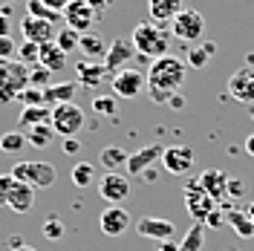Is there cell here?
<instances>
[{
	"label": "cell",
	"instance_id": "1",
	"mask_svg": "<svg viewBox=\"0 0 254 251\" xmlns=\"http://www.w3.org/2000/svg\"><path fill=\"white\" fill-rule=\"evenodd\" d=\"M188 78V63L176 55H162L156 61H150V69H147V93H150V101L153 104H168L176 95V90L185 84Z\"/></svg>",
	"mask_w": 254,
	"mask_h": 251
},
{
	"label": "cell",
	"instance_id": "2",
	"mask_svg": "<svg viewBox=\"0 0 254 251\" xmlns=\"http://www.w3.org/2000/svg\"><path fill=\"white\" fill-rule=\"evenodd\" d=\"M130 41L144 61H156L162 55H168V47H171V35L159 23H147V20L136 23V29L130 32Z\"/></svg>",
	"mask_w": 254,
	"mask_h": 251
},
{
	"label": "cell",
	"instance_id": "3",
	"mask_svg": "<svg viewBox=\"0 0 254 251\" xmlns=\"http://www.w3.org/2000/svg\"><path fill=\"white\" fill-rule=\"evenodd\" d=\"M26 87H29V66H23L17 58L0 61V104H12Z\"/></svg>",
	"mask_w": 254,
	"mask_h": 251
},
{
	"label": "cell",
	"instance_id": "4",
	"mask_svg": "<svg viewBox=\"0 0 254 251\" xmlns=\"http://www.w3.org/2000/svg\"><path fill=\"white\" fill-rule=\"evenodd\" d=\"M9 173L15 176L17 182H23V185H29V188H35V190L52 188L55 179H58V173H55V168H52L49 162H35V159L17 162Z\"/></svg>",
	"mask_w": 254,
	"mask_h": 251
},
{
	"label": "cell",
	"instance_id": "5",
	"mask_svg": "<svg viewBox=\"0 0 254 251\" xmlns=\"http://www.w3.org/2000/svg\"><path fill=\"white\" fill-rule=\"evenodd\" d=\"M52 130H55V136H61V139H72L75 133L84 130L87 125V116L81 110L78 104H72V101H66V104H58V107H52Z\"/></svg>",
	"mask_w": 254,
	"mask_h": 251
},
{
	"label": "cell",
	"instance_id": "6",
	"mask_svg": "<svg viewBox=\"0 0 254 251\" xmlns=\"http://www.w3.org/2000/svg\"><path fill=\"white\" fill-rule=\"evenodd\" d=\"M171 35H176V38L185 41V44H196V41H202V35H205V17L199 15L196 9H182V12L171 20Z\"/></svg>",
	"mask_w": 254,
	"mask_h": 251
},
{
	"label": "cell",
	"instance_id": "7",
	"mask_svg": "<svg viewBox=\"0 0 254 251\" xmlns=\"http://www.w3.org/2000/svg\"><path fill=\"white\" fill-rule=\"evenodd\" d=\"M185 208H188V214L193 217V222H205L217 211V202L202 190L199 179H193V182L185 185Z\"/></svg>",
	"mask_w": 254,
	"mask_h": 251
},
{
	"label": "cell",
	"instance_id": "8",
	"mask_svg": "<svg viewBox=\"0 0 254 251\" xmlns=\"http://www.w3.org/2000/svg\"><path fill=\"white\" fill-rule=\"evenodd\" d=\"M98 196L107 205H122L125 199H130V179L119 171H107L98 179Z\"/></svg>",
	"mask_w": 254,
	"mask_h": 251
},
{
	"label": "cell",
	"instance_id": "9",
	"mask_svg": "<svg viewBox=\"0 0 254 251\" xmlns=\"http://www.w3.org/2000/svg\"><path fill=\"white\" fill-rule=\"evenodd\" d=\"M95 20H98V12H95V9L90 6V3H87V0H72V3L64 9V26L75 29L78 35H87V32H93Z\"/></svg>",
	"mask_w": 254,
	"mask_h": 251
},
{
	"label": "cell",
	"instance_id": "10",
	"mask_svg": "<svg viewBox=\"0 0 254 251\" xmlns=\"http://www.w3.org/2000/svg\"><path fill=\"white\" fill-rule=\"evenodd\" d=\"M110 84H113V93L119 95V98H136V95L147 87V75H144L142 69L127 66V69H122V72L113 75Z\"/></svg>",
	"mask_w": 254,
	"mask_h": 251
},
{
	"label": "cell",
	"instance_id": "11",
	"mask_svg": "<svg viewBox=\"0 0 254 251\" xmlns=\"http://www.w3.org/2000/svg\"><path fill=\"white\" fill-rule=\"evenodd\" d=\"M133 52H136L133 41H130L127 35H122V38H116L110 47H107V55H104V61L101 63L107 66L110 75H116V72L127 69V63H130V58H133Z\"/></svg>",
	"mask_w": 254,
	"mask_h": 251
},
{
	"label": "cell",
	"instance_id": "12",
	"mask_svg": "<svg viewBox=\"0 0 254 251\" xmlns=\"http://www.w3.org/2000/svg\"><path fill=\"white\" fill-rule=\"evenodd\" d=\"M20 32H23V41L44 47V44H49V41H55L58 26H55V23H49V20H41V17L23 15V20H20Z\"/></svg>",
	"mask_w": 254,
	"mask_h": 251
},
{
	"label": "cell",
	"instance_id": "13",
	"mask_svg": "<svg viewBox=\"0 0 254 251\" xmlns=\"http://www.w3.org/2000/svg\"><path fill=\"white\" fill-rule=\"evenodd\" d=\"M228 95L240 104H254V66H240L228 78Z\"/></svg>",
	"mask_w": 254,
	"mask_h": 251
},
{
	"label": "cell",
	"instance_id": "14",
	"mask_svg": "<svg viewBox=\"0 0 254 251\" xmlns=\"http://www.w3.org/2000/svg\"><path fill=\"white\" fill-rule=\"evenodd\" d=\"M162 165H165V171L174 173V176H185L193 168V150L188 144H171L162 153Z\"/></svg>",
	"mask_w": 254,
	"mask_h": 251
},
{
	"label": "cell",
	"instance_id": "15",
	"mask_svg": "<svg viewBox=\"0 0 254 251\" xmlns=\"http://www.w3.org/2000/svg\"><path fill=\"white\" fill-rule=\"evenodd\" d=\"M136 231L147 240H153V243H171L176 234L174 222L171 220H162V217H142V220L136 222Z\"/></svg>",
	"mask_w": 254,
	"mask_h": 251
},
{
	"label": "cell",
	"instance_id": "16",
	"mask_svg": "<svg viewBox=\"0 0 254 251\" xmlns=\"http://www.w3.org/2000/svg\"><path fill=\"white\" fill-rule=\"evenodd\" d=\"M162 153H165V147H159V144H147V147H142V150L130 153V159H127V171H130V176H144L147 171H153V165L162 162Z\"/></svg>",
	"mask_w": 254,
	"mask_h": 251
},
{
	"label": "cell",
	"instance_id": "17",
	"mask_svg": "<svg viewBox=\"0 0 254 251\" xmlns=\"http://www.w3.org/2000/svg\"><path fill=\"white\" fill-rule=\"evenodd\" d=\"M98 225L107 237H122L130 228V214H127L122 205H107L104 214L98 217Z\"/></svg>",
	"mask_w": 254,
	"mask_h": 251
},
{
	"label": "cell",
	"instance_id": "18",
	"mask_svg": "<svg viewBox=\"0 0 254 251\" xmlns=\"http://www.w3.org/2000/svg\"><path fill=\"white\" fill-rule=\"evenodd\" d=\"M199 185H202V190H205L214 202L228 199V173L225 171H217V168L205 171L202 176H199Z\"/></svg>",
	"mask_w": 254,
	"mask_h": 251
},
{
	"label": "cell",
	"instance_id": "19",
	"mask_svg": "<svg viewBox=\"0 0 254 251\" xmlns=\"http://www.w3.org/2000/svg\"><path fill=\"white\" fill-rule=\"evenodd\" d=\"M75 75H78V84H84V87H90V90H95L98 84H104L107 81V66L101 61H78V66H75Z\"/></svg>",
	"mask_w": 254,
	"mask_h": 251
},
{
	"label": "cell",
	"instance_id": "20",
	"mask_svg": "<svg viewBox=\"0 0 254 251\" xmlns=\"http://www.w3.org/2000/svg\"><path fill=\"white\" fill-rule=\"evenodd\" d=\"M32 205H35V188H29V185H23V182H17L12 185V190H9V202H6V208H12L15 214H29Z\"/></svg>",
	"mask_w": 254,
	"mask_h": 251
},
{
	"label": "cell",
	"instance_id": "21",
	"mask_svg": "<svg viewBox=\"0 0 254 251\" xmlns=\"http://www.w3.org/2000/svg\"><path fill=\"white\" fill-rule=\"evenodd\" d=\"M185 0H147V12L150 17L156 20V23H171L185 6H182Z\"/></svg>",
	"mask_w": 254,
	"mask_h": 251
},
{
	"label": "cell",
	"instance_id": "22",
	"mask_svg": "<svg viewBox=\"0 0 254 251\" xmlns=\"http://www.w3.org/2000/svg\"><path fill=\"white\" fill-rule=\"evenodd\" d=\"M41 66L49 69V72H61L64 66H66V52H64L55 41H49L41 47Z\"/></svg>",
	"mask_w": 254,
	"mask_h": 251
},
{
	"label": "cell",
	"instance_id": "23",
	"mask_svg": "<svg viewBox=\"0 0 254 251\" xmlns=\"http://www.w3.org/2000/svg\"><path fill=\"white\" fill-rule=\"evenodd\" d=\"M49 122H52V110H47V104H41V107H23L20 119H17V130L23 133V130H29L35 125H49Z\"/></svg>",
	"mask_w": 254,
	"mask_h": 251
},
{
	"label": "cell",
	"instance_id": "24",
	"mask_svg": "<svg viewBox=\"0 0 254 251\" xmlns=\"http://www.w3.org/2000/svg\"><path fill=\"white\" fill-rule=\"evenodd\" d=\"M78 90V84L75 81H66V84H49L47 90H44V104H66V101H72V95Z\"/></svg>",
	"mask_w": 254,
	"mask_h": 251
},
{
	"label": "cell",
	"instance_id": "25",
	"mask_svg": "<svg viewBox=\"0 0 254 251\" xmlns=\"http://www.w3.org/2000/svg\"><path fill=\"white\" fill-rule=\"evenodd\" d=\"M225 222H228V225L237 231V237H243V240L254 237V222H252V217H249L246 211H237V208L225 211Z\"/></svg>",
	"mask_w": 254,
	"mask_h": 251
},
{
	"label": "cell",
	"instance_id": "26",
	"mask_svg": "<svg viewBox=\"0 0 254 251\" xmlns=\"http://www.w3.org/2000/svg\"><path fill=\"white\" fill-rule=\"evenodd\" d=\"M23 136H26V144L38 147V150H44V147L52 144L55 130H52V125H35V127H29V130H23Z\"/></svg>",
	"mask_w": 254,
	"mask_h": 251
},
{
	"label": "cell",
	"instance_id": "27",
	"mask_svg": "<svg viewBox=\"0 0 254 251\" xmlns=\"http://www.w3.org/2000/svg\"><path fill=\"white\" fill-rule=\"evenodd\" d=\"M214 52H217V44H211V41H208V44H199V47H190L188 55H185V58H188L185 63L193 66V69H202V66H208V61H211Z\"/></svg>",
	"mask_w": 254,
	"mask_h": 251
},
{
	"label": "cell",
	"instance_id": "28",
	"mask_svg": "<svg viewBox=\"0 0 254 251\" xmlns=\"http://www.w3.org/2000/svg\"><path fill=\"white\" fill-rule=\"evenodd\" d=\"M127 159H130V153H127L125 147H119V144H110V147H104V150H101V165H104L107 171L127 168Z\"/></svg>",
	"mask_w": 254,
	"mask_h": 251
},
{
	"label": "cell",
	"instance_id": "29",
	"mask_svg": "<svg viewBox=\"0 0 254 251\" xmlns=\"http://www.w3.org/2000/svg\"><path fill=\"white\" fill-rule=\"evenodd\" d=\"M81 49H84V55L87 58H101L104 61V55H107V44L101 41V35H95V32H87V35H81Z\"/></svg>",
	"mask_w": 254,
	"mask_h": 251
},
{
	"label": "cell",
	"instance_id": "30",
	"mask_svg": "<svg viewBox=\"0 0 254 251\" xmlns=\"http://www.w3.org/2000/svg\"><path fill=\"white\" fill-rule=\"evenodd\" d=\"M202 246H205V222H193L185 240H182L179 251H202Z\"/></svg>",
	"mask_w": 254,
	"mask_h": 251
},
{
	"label": "cell",
	"instance_id": "31",
	"mask_svg": "<svg viewBox=\"0 0 254 251\" xmlns=\"http://www.w3.org/2000/svg\"><path fill=\"white\" fill-rule=\"evenodd\" d=\"M23 144H26V136L20 130H9L0 136V153H20Z\"/></svg>",
	"mask_w": 254,
	"mask_h": 251
},
{
	"label": "cell",
	"instance_id": "32",
	"mask_svg": "<svg viewBox=\"0 0 254 251\" xmlns=\"http://www.w3.org/2000/svg\"><path fill=\"white\" fill-rule=\"evenodd\" d=\"M26 15H32V17H41V20H49V23H61L64 20V15H58V12H52V9H47L41 0H29L26 3Z\"/></svg>",
	"mask_w": 254,
	"mask_h": 251
},
{
	"label": "cell",
	"instance_id": "33",
	"mask_svg": "<svg viewBox=\"0 0 254 251\" xmlns=\"http://www.w3.org/2000/svg\"><path fill=\"white\" fill-rule=\"evenodd\" d=\"M72 182H75L78 188H90L95 182V168L90 162H78V165L72 168Z\"/></svg>",
	"mask_w": 254,
	"mask_h": 251
},
{
	"label": "cell",
	"instance_id": "34",
	"mask_svg": "<svg viewBox=\"0 0 254 251\" xmlns=\"http://www.w3.org/2000/svg\"><path fill=\"white\" fill-rule=\"evenodd\" d=\"M17 61L23 63V66H38V63H41V47L23 41V44L17 47Z\"/></svg>",
	"mask_w": 254,
	"mask_h": 251
},
{
	"label": "cell",
	"instance_id": "35",
	"mask_svg": "<svg viewBox=\"0 0 254 251\" xmlns=\"http://www.w3.org/2000/svg\"><path fill=\"white\" fill-rule=\"evenodd\" d=\"M55 44H58V47L69 55V52L81 44V35L75 29H69V26H61V29H58V35H55Z\"/></svg>",
	"mask_w": 254,
	"mask_h": 251
},
{
	"label": "cell",
	"instance_id": "36",
	"mask_svg": "<svg viewBox=\"0 0 254 251\" xmlns=\"http://www.w3.org/2000/svg\"><path fill=\"white\" fill-rule=\"evenodd\" d=\"M49 84H52V72H49V69H44L41 63H38V66H32V69H29V87L47 90Z\"/></svg>",
	"mask_w": 254,
	"mask_h": 251
},
{
	"label": "cell",
	"instance_id": "37",
	"mask_svg": "<svg viewBox=\"0 0 254 251\" xmlns=\"http://www.w3.org/2000/svg\"><path fill=\"white\" fill-rule=\"evenodd\" d=\"M17 101H23V107H41V104H44V90H38V87H26L23 93L17 95Z\"/></svg>",
	"mask_w": 254,
	"mask_h": 251
},
{
	"label": "cell",
	"instance_id": "38",
	"mask_svg": "<svg viewBox=\"0 0 254 251\" xmlns=\"http://www.w3.org/2000/svg\"><path fill=\"white\" fill-rule=\"evenodd\" d=\"M44 237H47V240H61L64 222L58 220V217H47V222H44Z\"/></svg>",
	"mask_w": 254,
	"mask_h": 251
},
{
	"label": "cell",
	"instance_id": "39",
	"mask_svg": "<svg viewBox=\"0 0 254 251\" xmlns=\"http://www.w3.org/2000/svg\"><path fill=\"white\" fill-rule=\"evenodd\" d=\"M93 107L101 116H116V98H110V95H95Z\"/></svg>",
	"mask_w": 254,
	"mask_h": 251
},
{
	"label": "cell",
	"instance_id": "40",
	"mask_svg": "<svg viewBox=\"0 0 254 251\" xmlns=\"http://www.w3.org/2000/svg\"><path fill=\"white\" fill-rule=\"evenodd\" d=\"M12 55H17L15 41H12V35H3L0 38V61H12Z\"/></svg>",
	"mask_w": 254,
	"mask_h": 251
},
{
	"label": "cell",
	"instance_id": "41",
	"mask_svg": "<svg viewBox=\"0 0 254 251\" xmlns=\"http://www.w3.org/2000/svg\"><path fill=\"white\" fill-rule=\"evenodd\" d=\"M12 185H15V176H12V173L0 176V208H6V202H9V190H12Z\"/></svg>",
	"mask_w": 254,
	"mask_h": 251
},
{
	"label": "cell",
	"instance_id": "42",
	"mask_svg": "<svg viewBox=\"0 0 254 251\" xmlns=\"http://www.w3.org/2000/svg\"><path fill=\"white\" fill-rule=\"evenodd\" d=\"M228 196H231V199L246 196V182H240V179H228Z\"/></svg>",
	"mask_w": 254,
	"mask_h": 251
},
{
	"label": "cell",
	"instance_id": "43",
	"mask_svg": "<svg viewBox=\"0 0 254 251\" xmlns=\"http://www.w3.org/2000/svg\"><path fill=\"white\" fill-rule=\"evenodd\" d=\"M41 3H44L47 9H52V12H58V15H64V9H66V6H69L72 0H41Z\"/></svg>",
	"mask_w": 254,
	"mask_h": 251
},
{
	"label": "cell",
	"instance_id": "44",
	"mask_svg": "<svg viewBox=\"0 0 254 251\" xmlns=\"http://www.w3.org/2000/svg\"><path fill=\"white\" fill-rule=\"evenodd\" d=\"M205 225L208 228H222V225H228V222H225V214H222V211H214V214L205 220Z\"/></svg>",
	"mask_w": 254,
	"mask_h": 251
},
{
	"label": "cell",
	"instance_id": "45",
	"mask_svg": "<svg viewBox=\"0 0 254 251\" xmlns=\"http://www.w3.org/2000/svg\"><path fill=\"white\" fill-rule=\"evenodd\" d=\"M78 150H81V144H78L75 136H72V139H64V153H66V156H75Z\"/></svg>",
	"mask_w": 254,
	"mask_h": 251
},
{
	"label": "cell",
	"instance_id": "46",
	"mask_svg": "<svg viewBox=\"0 0 254 251\" xmlns=\"http://www.w3.org/2000/svg\"><path fill=\"white\" fill-rule=\"evenodd\" d=\"M87 3H90V6H93L95 12H98V9H107V6H113L116 0H87Z\"/></svg>",
	"mask_w": 254,
	"mask_h": 251
},
{
	"label": "cell",
	"instance_id": "47",
	"mask_svg": "<svg viewBox=\"0 0 254 251\" xmlns=\"http://www.w3.org/2000/svg\"><path fill=\"white\" fill-rule=\"evenodd\" d=\"M168 107H174V110H182V107H185V98H182V95H174V98L168 101Z\"/></svg>",
	"mask_w": 254,
	"mask_h": 251
},
{
	"label": "cell",
	"instance_id": "48",
	"mask_svg": "<svg viewBox=\"0 0 254 251\" xmlns=\"http://www.w3.org/2000/svg\"><path fill=\"white\" fill-rule=\"evenodd\" d=\"M26 243H23V237H9V249L17 251V249H23Z\"/></svg>",
	"mask_w": 254,
	"mask_h": 251
},
{
	"label": "cell",
	"instance_id": "49",
	"mask_svg": "<svg viewBox=\"0 0 254 251\" xmlns=\"http://www.w3.org/2000/svg\"><path fill=\"white\" fill-rule=\"evenodd\" d=\"M3 35H9V17L0 12V38H3Z\"/></svg>",
	"mask_w": 254,
	"mask_h": 251
},
{
	"label": "cell",
	"instance_id": "50",
	"mask_svg": "<svg viewBox=\"0 0 254 251\" xmlns=\"http://www.w3.org/2000/svg\"><path fill=\"white\" fill-rule=\"evenodd\" d=\"M246 153H249V156H254V133L246 139Z\"/></svg>",
	"mask_w": 254,
	"mask_h": 251
},
{
	"label": "cell",
	"instance_id": "51",
	"mask_svg": "<svg viewBox=\"0 0 254 251\" xmlns=\"http://www.w3.org/2000/svg\"><path fill=\"white\" fill-rule=\"evenodd\" d=\"M159 251H179V246H174V243H162V249Z\"/></svg>",
	"mask_w": 254,
	"mask_h": 251
},
{
	"label": "cell",
	"instance_id": "52",
	"mask_svg": "<svg viewBox=\"0 0 254 251\" xmlns=\"http://www.w3.org/2000/svg\"><path fill=\"white\" fill-rule=\"evenodd\" d=\"M246 214H249V217H252V222H254V202L249 205V208H246Z\"/></svg>",
	"mask_w": 254,
	"mask_h": 251
},
{
	"label": "cell",
	"instance_id": "53",
	"mask_svg": "<svg viewBox=\"0 0 254 251\" xmlns=\"http://www.w3.org/2000/svg\"><path fill=\"white\" fill-rule=\"evenodd\" d=\"M17 251H38V249H29V246H23V249H17Z\"/></svg>",
	"mask_w": 254,
	"mask_h": 251
},
{
	"label": "cell",
	"instance_id": "54",
	"mask_svg": "<svg viewBox=\"0 0 254 251\" xmlns=\"http://www.w3.org/2000/svg\"><path fill=\"white\" fill-rule=\"evenodd\" d=\"M252 119H254V113H252Z\"/></svg>",
	"mask_w": 254,
	"mask_h": 251
}]
</instances>
